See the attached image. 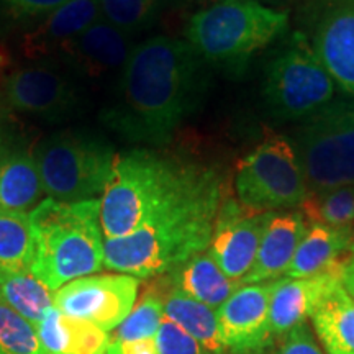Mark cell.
<instances>
[{
    "instance_id": "32",
    "label": "cell",
    "mask_w": 354,
    "mask_h": 354,
    "mask_svg": "<svg viewBox=\"0 0 354 354\" xmlns=\"http://www.w3.org/2000/svg\"><path fill=\"white\" fill-rule=\"evenodd\" d=\"M272 354H325L313 338L307 323L292 328L274 349Z\"/></svg>"
},
{
    "instance_id": "34",
    "label": "cell",
    "mask_w": 354,
    "mask_h": 354,
    "mask_svg": "<svg viewBox=\"0 0 354 354\" xmlns=\"http://www.w3.org/2000/svg\"><path fill=\"white\" fill-rule=\"evenodd\" d=\"M107 351L113 354H159L154 338L135 339V342H110Z\"/></svg>"
},
{
    "instance_id": "38",
    "label": "cell",
    "mask_w": 354,
    "mask_h": 354,
    "mask_svg": "<svg viewBox=\"0 0 354 354\" xmlns=\"http://www.w3.org/2000/svg\"><path fill=\"white\" fill-rule=\"evenodd\" d=\"M105 354H113V353H110V351H107V353H105Z\"/></svg>"
},
{
    "instance_id": "29",
    "label": "cell",
    "mask_w": 354,
    "mask_h": 354,
    "mask_svg": "<svg viewBox=\"0 0 354 354\" xmlns=\"http://www.w3.org/2000/svg\"><path fill=\"white\" fill-rule=\"evenodd\" d=\"M0 346L12 354H50L39 342L37 328L0 295Z\"/></svg>"
},
{
    "instance_id": "10",
    "label": "cell",
    "mask_w": 354,
    "mask_h": 354,
    "mask_svg": "<svg viewBox=\"0 0 354 354\" xmlns=\"http://www.w3.org/2000/svg\"><path fill=\"white\" fill-rule=\"evenodd\" d=\"M140 279L128 274L79 277L56 290L55 307L77 320L104 330L118 328L136 304Z\"/></svg>"
},
{
    "instance_id": "20",
    "label": "cell",
    "mask_w": 354,
    "mask_h": 354,
    "mask_svg": "<svg viewBox=\"0 0 354 354\" xmlns=\"http://www.w3.org/2000/svg\"><path fill=\"white\" fill-rule=\"evenodd\" d=\"M351 232L353 227L331 228L326 225L310 223L284 276L308 279L336 269L344 271L351 259L348 251Z\"/></svg>"
},
{
    "instance_id": "17",
    "label": "cell",
    "mask_w": 354,
    "mask_h": 354,
    "mask_svg": "<svg viewBox=\"0 0 354 354\" xmlns=\"http://www.w3.org/2000/svg\"><path fill=\"white\" fill-rule=\"evenodd\" d=\"M307 228L308 221L302 212H274L266 227L253 268L241 279V284L276 281L286 274Z\"/></svg>"
},
{
    "instance_id": "18",
    "label": "cell",
    "mask_w": 354,
    "mask_h": 354,
    "mask_svg": "<svg viewBox=\"0 0 354 354\" xmlns=\"http://www.w3.org/2000/svg\"><path fill=\"white\" fill-rule=\"evenodd\" d=\"M133 48L127 33L100 19L64 48L63 55L77 73L100 77L123 69Z\"/></svg>"
},
{
    "instance_id": "11",
    "label": "cell",
    "mask_w": 354,
    "mask_h": 354,
    "mask_svg": "<svg viewBox=\"0 0 354 354\" xmlns=\"http://www.w3.org/2000/svg\"><path fill=\"white\" fill-rule=\"evenodd\" d=\"M7 109L46 122L68 120L81 104L77 84L63 69L37 63L13 71L2 86Z\"/></svg>"
},
{
    "instance_id": "25",
    "label": "cell",
    "mask_w": 354,
    "mask_h": 354,
    "mask_svg": "<svg viewBox=\"0 0 354 354\" xmlns=\"http://www.w3.org/2000/svg\"><path fill=\"white\" fill-rule=\"evenodd\" d=\"M0 295L33 326H37L55 305L53 290L32 272L7 271L0 268Z\"/></svg>"
},
{
    "instance_id": "14",
    "label": "cell",
    "mask_w": 354,
    "mask_h": 354,
    "mask_svg": "<svg viewBox=\"0 0 354 354\" xmlns=\"http://www.w3.org/2000/svg\"><path fill=\"white\" fill-rule=\"evenodd\" d=\"M307 39L336 86L354 95V0H322Z\"/></svg>"
},
{
    "instance_id": "5",
    "label": "cell",
    "mask_w": 354,
    "mask_h": 354,
    "mask_svg": "<svg viewBox=\"0 0 354 354\" xmlns=\"http://www.w3.org/2000/svg\"><path fill=\"white\" fill-rule=\"evenodd\" d=\"M218 207L190 212L123 238L104 241L105 268L136 279L169 274L209 250Z\"/></svg>"
},
{
    "instance_id": "13",
    "label": "cell",
    "mask_w": 354,
    "mask_h": 354,
    "mask_svg": "<svg viewBox=\"0 0 354 354\" xmlns=\"http://www.w3.org/2000/svg\"><path fill=\"white\" fill-rule=\"evenodd\" d=\"M276 281L243 284L216 310L228 354H263L274 344L268 330L269 302Z\"/></svg>"
},
{
    "instance_id": "8",
    "label": "cell",
    "mask_w": 354,
    "mask_h": 354,
    "mask_svg": "<svg viewBox=\"0 0 354 354\" xmlns=\"http://www.w3.org/2000/svg\"><path fill=\"white\" fill-rule=\"evenodd\" d=\"M336 84L305 35H295L266 71L264 99L279 120H305L333 102Z\"/></svg>"
},
{
    "instance_id": "21",
    "label": "cell",
    "mask_w": 354,
    "mask_h": 354,
    "mask_svg": "<svg viewBox=\"0 0 354 354\" xmlns=\"http://www.w3.org/2000/svg\"><path fill=\"white\" fill-rule=\"evenodd\" d=\"M310 318L326 353L354 354V297L343 281L323 292Z\"/></svg>"
},
{
    "instance_id": "19",
    "label": "cell",
    "mask_w": 354,
    "mask_h": 354,
    "mask_svg": "<svg viewBox=\"0 0 354 354\" xmlns=\"http://www.w3.org/2000/svg\"><path fill=\"white\" fill-rule=\"evenodd\" d=\"M102 19L99 0H69L24 38V53L32 59L63 53L69 43Z\"/></svg>"
},
{
    "instance_id": "1",
    "label": "cell",
    "mask_w": 354,
    "mask_h": 354,
    "mask_svg": "<svg viewBox=\"0 0 354 354\" xmlns=\"http://www.w3.org/2000/svg\"><path fill=\"white\" fill-rule=\"evenodd\" d=\"M205 91V61L189 41L149 38L131 50L102 120L131 143L162 146L196 113Z\"/></svg>"
},
{
    "instance_id": "15",
    "label": "cell",
    "mask_w": 354,
    "mask_h": 354,
    "mask_svg": "<svg viewBox=\"0 0 354 354\" xmlns=\"http://www.w3.org/2000/svg\"><path fill=\"white\" fill-rule=\"evenodd\" d=\"M35 146L10 122L0 123V207L28 212L44 194Z\"/></svg>"
},
{
    "instance_id": "35",
    "label": "cell",
    "mask_w": 354,
    "mask_h": 354,
    "mask_svg": "<svg viewBox=\"0 0 354 354\" xmlns=\"http://www.w3.org/2000/svg\"><path fill=\"white\" fill-rule=\"evenodd\" d=\"M343 286H344V289H346L349 294L354 297V258L353 256H351V259H349L346 269H344Z\"/></svg>"
},
{
    "instance_id": "9",
    "label": "cell",
    "mask_w": 354,
    "mask_h": 354,
    "mask_svg": "<svg viewBox=\"0 0 354 354\" xmlns=\"http://www.w3.org/2000/svg\"><path fill=\"white\" fill-rule=\"evenodd\" d=\"M234 187L238 201L258 212L302 207L308 197L297 153L279 135L268 136L241 159Z\"/></svg>"
},
{
    "instance_id": "33",
    "label": "cell",
    "mask_w": 354,
    "mask_h": 354,
    "mask_svg": "<svg viewBox=\"0 0 354 354\" xmlns=\"http://www.w3.org/2000/svg\"><path fill=\"white\" fill-rule=\"evenodd\" d=\"M12 13L20 17L50 15L69 0H2Z\"/></svg>"
},
{
    "instance_id": "16",
    "label": "cell",
    "mask_w": 354,
    "mask_h": 354,
    "mask_svg": "<svg viewBox=\"0 0 354 354\" xmlns=\"http://www.w3.org/2000/svg\"><path fill=\"white\" fill-rule=\"evenodd\" d=\"M343 269H336L308 279H276L268 318V330L272 339L281 338L295 326L307 323L323 292L335 282L343 281Z\"/></svg>"
},
{
    "instance_id": "36",
    "label": "cell",
    "mask_w": 354,
    "mask_h": 354,
    "mask_svg": "<svg viewBox=\"0 0 354 354\" xmlns=\"http://www.w3.org/2000/svg\"><path fill=\"white\" fill-rule=\"evenodd\" d=\"M348 251H349V254H351L353 258H354V227H353V232H351V238H349Z\"/></svg>"
},
{
    "instance_id": "37",
    "label": "cell",
    "mask_w": 354,
    "mask_h": 354,
    "mask_svg": "<svg viewBox=\"0 0 354 354\" xmlns=\"http://www.w3.org/2000/svg\"><path fill=\"white\" fill-rule=\"evenodd\" d=\"M0 354H12V353H7V351H6V349H3L2 346H0Z\"/></svg>"
},
{
    "instance_id": "22",
    "label": "cell",
    "mask_w": 354,
    "mask_h": 354,
    "mask_svg": "<svg viewBox=\"0 0 354 354\" xmlns=\"http://www.w3.org/2000/svg\"><path fill=\"white\" fill-rule=\"evenodd\" d=\"M35 328L50 354H105L110 346L109 333L92 323L64 315L55 305Z\"/></svg>"
},
{
    "instance_id": "4",
    "label": "cell",
    "mask_w": 354,
    "mask_h": 354,
    "mask_svg": "<svg viewBox=\"0 0 354 354\" xmlns=\"http://www.w3.org/2000/svg\"><path fill=\"white\" fill-rule=\"evenodd\" d=\"M286 12L256 0H221L189 21L187 41L205 63L240 68L286 30Z\"/></svg>"
},
{
    "instance_id": "23",
    "label": "cell",
    "mask_w": 354,
    "mask_h": 354,
    "mask_svg": "<svg viewBox=\"0 0 354 354\" xmlns=\"http://www.w3.org/2000/svg\"><path fill=\"white\" fill-rule=\"evenodd\" d=\"M169 274L172 286L214 310H218L243 286L240 281L225 276L209 251L196 254Z\"/></svg>"
},
{
    "instance_id": "12",
    "label": "cell",
    "mask_w": 354,
    "mask_h": 354,
    "mask_svg": "<svg viewBox=\"0 0 354 354\" xmlns=\"http://www.w3.org/2000/svg\"><path fill=\"white\" fill-rule=\"evenodd\" d=\"M274 212L248 209L240 201H221L215 216L209 254L225 272L240 281L253 268L261 240Z\"/></svg>"
},
{
    "instance_id": "27",
    "label": "cell",
    "mask_w": 354,
    "mask_h": 354,
    "mask_svg": "<svg viewBox=\"0 0 354 354\" xmlns=\"http://www.w3.org/2000/svg\"><path fill=\"white\" fill-rule=\"evenodd\" d=\"M302 215L308 223L331 228L354 227V185L310 194L302 203Z\"/></svg>"
},
{
    "instance_id": "2",
    "label": "cell",
    "mask_w": 354,
    "mask_h": 354,
    "mask_svg": "<svg viewBox=\"0 0 354 354\" xmlns=\"http://www.w3.org/2000/svg\"><path fill=\"white\" fill-rule=\"evenodd\" d=\"M221 201L223 183L210 167L149 149L117 154L100 197L102 233L123 238Z\"/></svg>"
},
{
    "instance_id": "28",
    "label": "cell",
    "mask_w": 354,
    "mask_h": 354,
    "mask_svg": "<svg viewBox=\"0 0 354 354\" xmlns=\"http://www.w3.org/2000/svg\"><path fill=\"white\" fill-rule=\"evenodd\" d=\"M165 318V295L158 287H149L133 305L131 312L115 331L112 342H135L154 338Z\"/></svg>"
},
{
    "instance_id": "6",
    "label": "cell",
    "mask_w": 354,
    "mask_h": 354,
    "mask_svg": "<svg viewBox=\"0 0 354 354\" xmlns=\"http://www.w3.org/2000/svg\"><path fill=\"white\" fill-rule=\"evenodd\" d=\"M44 194L59 202L100 198L117 154L107 141L82 131H59L35 146Z\"/></svg>"
},
{
    "instance_id": "24",
    "label": "cell",
    "mask_w": 354,
    "mask_h": 354,
    "mask_svg": "<svg viewBox=\"0 0 354 354\" xmlns=\"http://www.w3.org/2000/svg\"><path fill=\"white\" fill-rule=\"evenodd\" d=\"M165 295V317L174 322L192 336L207 354H228L220 336L216 310L189 297L183 290L171 286Z\"/></svg>"
},
{
    "instance_id": "31",
    "label": "cell",
    "mask_w": 354,
    "mask_h": 354,
    "mask_svg": "<svg viewBox=\"0 0 354 354\" xmlns=\"http://www.w3.org/2000/svg\"><path fill=\"white\" fill-rule=\"evenodd\" d=\"M154 339H156L159 354H207L198 342L167 317L162 318Z\"/></svg>"
},
{
    "instance_id": "3",
    "label": "cell",
    "mask_w": 354,
    "mask_h": 354,
    "mask_svg": "<svg viewBox=\"0 0 354 354\" xmlns=\"http://www.w3.org/2000/svg\"><path fill=\"white\" fill-rule=\"evenodd\" d=\"M35 259L32 274L50 290L105 268L100 198L59 202L44 198L30 212Z\"/></svg>"
},
{
    "instance_id": "7",
    "label": "cell",
    "mask_w": 354,
    "mask_h": 354,
    "mask_svg": "<svg viewBox=\"0 0 354 354\" xmlns=\"http://www.w3.org/2000/svg\"><path fill=\"white\" fill-rule=\"evenodd\" d=\"M308 196L354 185V102H330L305 118L294 136Z\"/></svg>"
},
{
    "instance_id": "30",
    "label": "cell",
    "mask_w": 354,
    "mask_h": 354,
    "mask_svg": "<svg viewBox=\"0 0 354 354\" xmlns=\"http://www.w3.org/2000/svg\"><path fill=\"white\" fill-rule=\"evenodd\" d=\"M102 19L130 37L146 28L156 12L158 0H99Z\"/></svg>"
},
{
    "instance_id": "26",
    "label": "cell",
    "mask_w": 354,
    "mask_h": 354,
    "mask_svg": "<svg viewBox=\"0 0 354 354\" xmlns=\"http://www.w3.org/2000/svg\"><path fill=\"white\" fill-rule=\"evenodd\" d=\"M35 236L28 212L0 207V268L32 272Z\"/></svg>"
}]
</instances>
